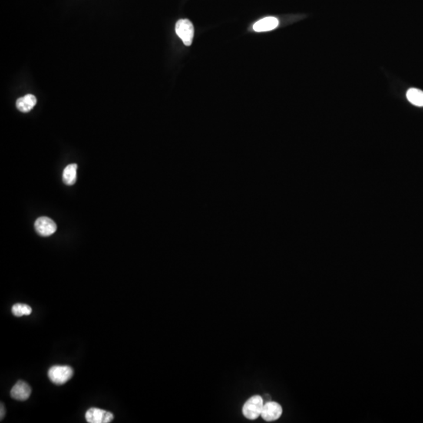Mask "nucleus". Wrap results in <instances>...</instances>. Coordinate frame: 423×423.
<instances>
[{"label": "nucleus", "instance_id": "4", "mask_svg": "<svg viewBox=\"0 0 423 423\" xmlns=\"http://www.w3.org/2000/svg\"><path fill=\"white\" fill-rule=\"evenodd\" d=\"M86 419L90 423H109L114 419V414L100 408H91L86 413Z\"/></svg>", "mask_w": 423, "mask_h": 423}, {"label": "nucleus", "instance_id": "2", "mask_svg": "<svg viewBox=\"0 0 423 423\" xmlns=\"http://www.w3.org/2000/svg\"><path fill=\"white\" fill-rule=\"evenodd\" d=\"M72 368L67 365H55L50 368L48 371V376L51 382L57 385L66 383L72 377Z\"/></svg>", "mask_w": 423, "mask_h": 423}, {"label": "nucleus", "instance_id": "9", "mask_svg": "<svg viewBox=\"0 0 423 423\" xmlns=\"http://www.w3.org/2000/svg\"><path fill=\"white\" fill-rule=\"evenodd\" d=\"M36 102V97L35 96L32 95V94H28V95L18 99L16 105H17V107L20 111L26 113L29 112L31 109L35 107Z\"/></svg>", "mask_w": 423, "mask_h": 423}, {"label": "nucleus", "instance_id": "7", "mask_svg": "<svg viewBox=\"0 0 423 423\" xmlns=\"http://www.w3.org/2000/svg\"><path fill=\"white\" fill-rule=\"evenodd\" d=\"M31 394V387L24 381H18L11 389V396L12 398L20 401L28 400Z\"/></svg>", "mask_w": 423, "mask_h": 423}, {"label": "nucleus", "instance_id": "8", "mask_svg": "<svg viewBox=\"0 0 423 423\" xmlns=\"http://www.w3.org/2000/svg\"><path fill=\"white\" fill-rule=\"evenodd\" d=\"M279 21L276 18L274 17H268L259 20L253 25L254 31L257 32H263V31H272L275 29L278 26Z\"/></svg>", "mask_w": 423, "mask_h": 423}, {"label": "nucleus", "instance_id": "10", "mask_svg": "<svg viewBox=\"0 0 423 423\" xmlns=\"http://www.w3.org/2000/svg\"><path fill=\"white\" fill-rule=\"evenodd\" d=\"M77 165L71 164L66 166L63 172V181L68 186L74 184L77 180Z\"/></svg>", "mask_w": 423, "mask_h": 423}, {"label": "nucleus", "instance_id": "3", "mask_svg": "<svg viewBox=\"0 0 423 423\" xmlns=\"http://www.w3.org/2000/svg\"><path fill=\"white\" fill-rule=\"evenodd\" d=\"M176 35L181 39L185 46L189 47L191 45L195 29H194L193 24L189 20H179L176 24Z\"/></svg>", "mask_w": 423, "mask_h": 423}, {"label": "nucleus", "instance_id": "13", "mask_svg": "<svg viewBox=\"0 0 423 423\" xmlns=\"http://www.w3.org/2000/svg\"><path fill=\"white\" fill-rule=\"evenodd\" d=\"M0 409H1V419H3V418H4L6 413L5 408H4V404H1V408H0Z\"/></svg>", "mask_w": 423, "mask_h": 423}, {"label": "nucleus", "instance_id": "6", "mask_svg": "<svg viewBox=\"0 0 423 423\" xmlns=\"http://www.w3.org/2000/svg\"><path fill=\"white\" fill-rule=\"evenodd\" d=\"M35 230L41 236L48 237L55 233L57 224L53 219L46 216L38 218L35 223Z\"/></svg>", "mask_w": 423, "mask_h": 423}, {"label": "nucleus", "instance_id": "12", "mask_svg": "<svg viewBox=\"0 0 423 423\" xmlns=\"http://www.w3.org/2000/svg\"><path fill=\"white\" fill-rule=\"evenodd\" d=\"M31 306L26 304L17 303L14 305L12 307V313L16 317L24 316V315H30L31 314Z\"/></svg>", "mask_w": 423, "mask_h": 423}, {"label": "nucleus", "instance_id": "5", "mask_svg": "<svg viewBox=\"0 0 423 423\" xmlns=\"http://www.w3.org/2000/svg\"><path fill=\"white\" fill-rule=\"evenodd\" d=\"M283 413L282 406L275 401L264 403L261 417L266 421H274L280 418Z\"/></svg>", "mask_w": 423, "mask_h": 423}, {"label": "nucleus", "instance_id": "11", "mask_svg": "<svg viewBox=\"0 0 423 423\" xmlns=\"http://www.w3.org/2000/svg\"><path fill=\"white\" fill-rule=\"evenodd\" d=\"M408 101L414 105L423 107V91L418 89L411 88L407 92Z\"/></svg>", "mask_w": 423, "mask_h": 423}, {"label": "nucleus", "instance_id": "1", "mask_svg": "<svg viewBox=\"0 0 423 423\" xmlns=\"http://www.w3.org/2000/svg\"><path fill=\"white\" fill-rule=\"evenodd\" d=\"M264 401L263 397L259 395L252 396L244 404L242 414L249 420H255L259 418L263 411Z\"/></svg>", "mask_w": 423, "mask_h": 423}]
</instances>
